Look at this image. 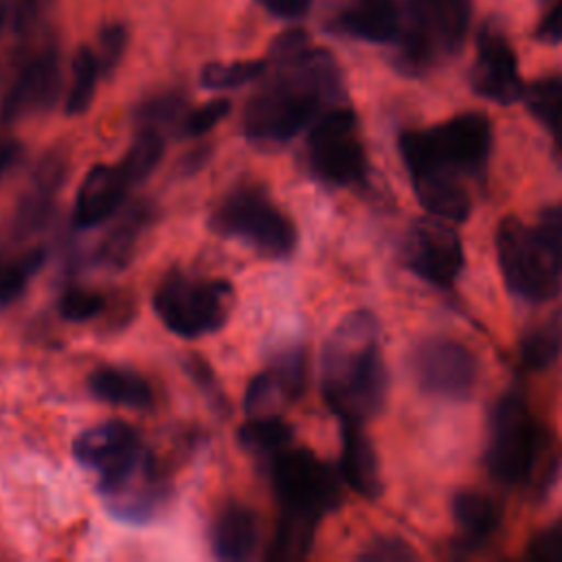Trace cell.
Returning <instances> with one entry per match:
<instances>
[{
    "mask_svg": "<svg viewBox=\"0 0 562 562\" xmlns=\"http://www.w3.org/2000/svg\"><path fill=\"white\" fill-rule=\"evenodd\" d=\"M340 90L336 59L327 50L310 46L301 55L277 64L274 79L248 101L244 134L257 145H283L325 114Z\"/></svg>",
    "mask_w": 562,
    "mask_h": 562,
    "instance_id": "obj_1",
    "label": "cell"
},
{
    "mask_svg": "<svg viewBox=\"0 0 562 562\" xmlns=\"http://www.w3.org/2000/svg\"><path fill=\"white\" fill-rule=\"evenodd\" d=\"M386 364L380 327L371 312L347 314L327 336L321 358V386L340 422H367L386 397Z\"/></svg>",
    "mask_w": 562,
    "mask_h": 562,
    "instance_id": "obj_2",
    "label": "cell"
},
{
    "mask_svg": "<svg viewBox=\"0 0 562 562\" xmlns=\"http://www.w3.org/2000/svg\"><path fill=\"white\" fill-rule=\"evenodd\" d=\"M400 151L411 176L430 169L472 176L490 160L492 123L481 112H463L435 127L404 132Z\"/></svg>",
    "mask_w": 562,
    "mask_h": 562,
    "instance_id": "obj_3",
    "label": "cell"
},
{
    "mask_svg": "<svg viewBox=\"0 0 562 562\" xmlns=\"http://www.w3.org/2000/svg\"><path fill=\"white\" fill-rule=\"evenodd\" d=\"M402 9L395 42L406 72H424L461 48L472 20V0H404Z\"/></svg>",
    "mask_w": 562,
    "mask_h": 562,
    "instance_id": "obj_4",
    "label": "cell"
},
{
    "mask_svg": "<svg viewBox=\"0 0 562 562\" xmlns=\"http://www.w3.org/2000/svg\"><path fill=\"white\" fill-rule=\"evenodd\" d=\"M151 305L160 323L176 336L202 338L226 325L235 290L224 279L171 272L154 290Z\"/></svg>",
    "mask_w": 562,
    "mask_h": 562,
    "instance_id": "obj_5",
    "label": "cell"
},
{
    "mask_svg": "<svg viewBox=\"0 0 562 562\" xmlns=\"http://www.w3.org/2000/svg\"><path fill=\"white\" fill-rule=\"evenodd\" d=\"M209 226L272 259L290 257L296 246L294 222L257 187H239L228 193L213 209Z\"/></svg>",
    "mask_w": 562,
    "mask_h": 562,
    "instance_id": "obj_6",
    "label": "cell"
},
{
    "mask_svg": "<svg viewBox=\"0 0 562 562\" xmlns=\"http://www.w3.org/2000/svg\"><path fill=\"white\" fill-rule=\"evenodd\" d=\"M496 255L507 290L518 299L544 303L560 292L562 272L536 228L516 217H505L496 228Z\"/></svg>",
    "mask_w": 562,
    "mask_h": 562,
    "instance_id": "obj_7",
    "label": "cell"
},
{
    "mask_svg": "<svg viewBox=\"0 0 562 562\" xmlns=\"http://www.w3.org/2000/svg\"><path fill=\"white\" fill-rule=\"evenodd\" d=\"M270 481L281 512L321 520L340 505L336 472L307 448H285L270 457Z\"/></svg>",
    "mask_w": 562,
    "mask_h": 562,
    "instance_id": "obj_8",
    "label": "cell"
},
{
    "mask_svg": "<svg viewBox=\"0 0 562 562\" xmlns=\"http://www.w3.org/2000/svg\"><path fill=\"white\" fill-rule=\"evenodd\" d=\"M540 428L529 404L518 393H505L490 419L487 465L494 479L507 485L525 483L536 465Z\"/></svg>",
    "mask_w": 562,
    "mask_h": 562,
    "instance_id": "obj_9",
    "label": "cell"
},
{
    "mask_svg": "<svg viewBox=\"0 0 562 562\" xmlns=\"http://www.w3.org/2000/svg\"><path fill=\"white\" fill-rule=\"evenodd\" d=\"M307 158L314 173L329 184L349 187L364 178L367 156L358 136V119L349 108H331L312 123Z\"/></svg>",
    "mask_w": 562,
    "mask_h": 562,
    "instance_id": "obj_10",
    "label": "cell"
},
{
    "mask_svg": "<svg viewBox=\"0 0 562 562\" xmlns=\"http://www.w3.org/2000/svg\"><path fill=\"white\" fill-rule=\"evenodd\" d=\"M417 384L443 400H465L476 384V360L472 351L448 336L424 338L411 356Z\"/></svg>",
    "mask_w": 562,
    "mask_h": 562,
    "instance_id": "obj_11",
    "label": "cell"
},
{
    "mask_svg": "<svg viewBox=\"0 0 562 562\" xmlns=\"http://www.w3.org/2000/svg\"><path fill=\"white\" fill-rule=\"evenodd\" d=\"M404 261L424 281L450 288L463 270V241L452 222L437 215L422 217L406 233Z\"/></svg>",
    "mask_w": 562,
    "mask_h": 562,
    "instance_id": "obj_12",
    "label": "cell"
},
{
    "mask_svg": "<svg viewBox=\"0 0 562 562\" xmlns=\"http://www.w3.org/2000/svg\"><path fill=\"white\" fill-rule=\"evenodd\" d=\"M77 463L99 474V492L127 476L149 452L138 432L123 422H105L77 435L72 443Z\"/></svg>",
    "mask_w": 562,
    "mask_h": 562,
    "instance_id": "obj_13",
    "label": "cell"
},
{
    "mask_svg": "<svg viewBox=\"0 0 562 562\" xmlns=\"http://www.w3.org/2000/svg\"><path fill=\"white\" fill-rule=\"evenodd\" d=\"M472 88L501 105L522 99L525 83L512 44L501 29L485 24L476 37V59L472 66Z\"/></svg>",
    "mask_w": 562,
    "mask_h": 562,
    "instance_id": "obj_14",
    "label": "cell"
},
{
    "mask_svg": "<svg viewBox=\"0 0 562 562\" xmlns=\"http://www.w3.org/2000/svg\"><path fill=\"white\" fill-rule=\"evenodd\" d=\"M59 83L61 72L57 50L46 48L37 53L20 68L9 86L0 105V116L4 121H15L24 114L50 108L59 94Z\"/></svg>",
    "mask_w": 562,
    "mask_h": 562,
    "instance_id": "obj_15",
    "label": "cell"
},
{
    "mask_svg": "<svg viewBox=\"0 0 562 562\" xmlns=\"http://www.w3.org/2000/svg\"><path fill=\"white\" fill-rule=\"evenodd\" d=\"M110 512L125 522L149 520L165 501V485L156 474L151 454H147L127 476L101 490Z\"/></svg>",
    "mask_w": 562,
    "mask_h": 562,
    "instance_id": "obj_16",
    "label": "cell"
},
{
    "mask_svg": "<svg viewBox=\"0 0 562 562\" xmlns=\"http://www.w3.org/2000/svg\"><path fill=\"white\" fill-rule=\"evenodd\" d=\"M130 180L119 165H94L83 176L72 211V224L77 228H92L110 220L123 204L130 189Z\"/></svg>",
    "mask_w": 562,
    "mask_h": 562,
    "instance_id": "obj_17",
    "label": "cell"
},
{
    "mask_svg": "<svg viewBox=\"0 0 562 562\" xmlns=\"http://www.w3.org/2000/svg\"><path fill=\"white\" fill-rule=\"evenodd\" d=\"M66 173H68V162L59 151L42 156V160L33 171L31 184L24 191L13 215V233L18 237H29L46 224L53 211L55 195L64 187Z\"/></svg>",
    "mask_w": 562,
    "mask_h": 562,
    "instance_id": "obj_18",
    "label": "cell"
},
{
    "mask_svg": "<svg viewBox=\"0 0 562 562\" xmlns=\"http://www.w3.org/2000/svg\"><path fill=\"white\" fill-rule=\"evenodd\" d=\"M340 476L356 494L364 498H375L382 492L375 448L358 422H342Z\"/></svg>",
    "mask_w": 562,
    "mask_h": 562,
    "instance_id": "obj_19",
    "label": "cell"
},
{
    "mask_svg": "<svg viewBox=\"0 0 562 562\" xmlns=\"http://www.w3.org/2000/svg\"><path fill=\"white\" fill-rule=\"evenodd\" d=\"M417 200L422 206L441 220L448 222H463L470 215L472 202L461 184V176H454L443 169H432V171H422L411 176Z\"/></svg>",
    "mask_w": 562,
    "mask_h": 562,
    "instance_id": "obj_20",
    "label": "cell"
},
{
    "mask_svg": "<svg viewBox=\"0 0 562 562\" xmlns=\"http://www.w3.org/2000/svg\"><path fill=\"white\" fill-rule=\"evenodd\" d=\"M257 540V516L246 505H226L211 525V549L220 560L237 562L252 558Z\"/></svg>",
    "mask_w": 562,
    "mask_h": 562,
    "instance_id": "obj_21",
    "label": "cell"
},
{
    "mask_svg": "<svg viewBox=\"0 0 562 562\" xmlns=\"http://www.w3.org/2000/svg\"><path fill=\"white\" fill-rule=\"evenodd\" d=\"M400 24L397 0H351L340 15L342 31L373 44L395 42Z\"/></svg>",
    "mask_w": 562,
    "mask_h": 562,
    "instance_id": "obj_22",
    "label": "cell"
},
{
    "mask_svg": "<svg viewBox=\"0 0 562 562\" xmlns=\"http://www.w3.org/2000/svg\"><path fill=\"white\" fill-rule=\"evenodd\" d=\"M151 204L136 202L130 206L101 239L97 248V263L108 270H123L132 261L143 233L151 224Z\"/></svg>",
    "mask_w": 562,
    "mask_h": 562,
    "instance_id": "obj_23",
    "label": "cell"
},
{
    "mask_svg": "<svg viewBox=\"0 0 562 562\" xmlns=\"http://www.w3.org/2000/svg\"><path fill=\"white\" fill-rule=\"evenodd\" d=\"M88 386L94 397L130 408H147L151 404V386L149 382L123 367H99L90 373Z\"/></svg>",
    "mask_w": 562,
    "mask_h": 562,
    "instance_id": "obj_24",
    "label": "cell"
},
{
    "mask_svg": "<svg viewBox=\"0 0 562 562\" xmlns=\"http://www.w3.org/2000/svg\"><path fill=\"white\" fill-rule=\"evenodd\" d=\"M452 512L470 542L487 540L498 529V522H501L498 505L490 496L472 490H463L454 494Z\"/></svg>",
    "mask_w": 562,
    "mask_h": 562,
    "instance_id": "obj_25",
    "label": "cell"
},
{
    "mask_svg": "<svg viewBox=\"0 0 562 562\" xmlns=\"http://www.w3.org/2000/svg\"><path fill=\"white\" fill-rule=\"evenodd\" d=\"M316 525H318L316 518L281 512V518L277 522L274 536L268 547V558L274 562L303 560L312 549Z\"/></svg>",
    "mask_w": 562,
    "mask_h": 562,
    "instance_id": "obj_26",
    "label": "cell"
},
{
    "mask_svg": "<svg viewBox=\"0 0 562 562\" xmlns=\"http://www.w3.org/2000/svg\"><path fill=\"white\" fill-rule=\"evenodd\" d=\"M522 101L542 127L562 145V75H547L525 86Z\"/></svg>",
    "mask_w": 562,
    "mask_h": 562,
    "instance_id": "obj_27",
    "label": "cell"
},
{
    "mask_svg": "<svg viewBox=\"0 0 562 562\" xmlns=\"http://www.w3.org/2000/svg\"><path fill=\"white\" fill-rule=\"evenodd\" d=\"M239 443L252 454L274 457L285 450L292 441V426L281 417L272 415H255L237 430Z\"/></svg>",
    "mask_w": 562,
    "mask_h": 562,
    "instance_id": "obj_28",
    "label": "cell"
},
{
    "mask_svg": "<svg viewBox=\"0 0 562 562\" xmlns=\"http://www.w3.org/2000/svg\"><path fill=\"white\" fill-rule=\"evenodd\" d=\"M562 353V310L522 336L520 360L529 369H547Z\"/></svg>",
    "mask_w": 562,
    "mask_h": 562,
    "instance_id": "obj_29",
    "label": "cell"
},
{
    "mask_svg": "<svg viewBox=\"0 0 562 562\" xmlns=\"http://www.w3.org/2000/svg\"><path fill=\"white\" fill-rule=\"evenodd\" d=\"M165 154V138L154 127H140L134 140L130 143L125 156L119 162V169L130 180V184H140L160 162Z\"/></svg>",
    "mask_w": 562,
    "mask_h": 562,
    "instance_id": "obj_30",
    "label": "cell"
},
{
    "mask_svg": "<svg viewBox=\"0 0 562 562\" xmlns=\"http://www.w3.org/2000/svg\"><path fill=\"white\" fill-rule=\"evenodd\" d=\"M99 64L97 57L90 48H79L72 61V81L68 88V97H66V114L68 116H79L83 114L92 99H94V90H97V81H99Z\"/></svg>",
    "mask_w": 562,
    "mask_h": 562,
    "instance_id": "obj_31",
    "label": "cell"
},
{
    "mask_svg": "<svg viewBox=\"0 0 562 562\" xmlns=\"http://www.w3.org/2000/svg\"><path fill=\"white\" fill-rule=\"evenodd\" d=\"M44 261L46 252L42 248H33L0 268V310H4L7 305L15 303L22 296L29 281L37 274Z\"/></svg>",
    "mask_w": 562,
    "mask_h": 562,
    "instance_id": "obj_32",
    "label": "cell"
},
{
    "mask_svg": "<svg viewBox=\"0 0 562 562\" xmlns=\"http://www.w3.org/2000/svg\"><path fill=\"white\" fill-rule=\"evenodd\" d=\"M266 72L263 59H244V61H231V64H206L200 72V83L206 90H233L244 83L255 81Z\"/></svg>",
    "mask_w": 562,
    "mask_h": 562,
    "instance_id": "obj_33",
    "label": "cell"
},
{
    "mask_svg": "<svg viewBox=\"0 0 562 562\" xmlns=\"http://www.w3.org/2000/svg\"><path fill=\"white\" fill-rule=\"evenodd\" d=\"M127 40H130L127 29L119 22H110L99 31L94 57H97L101 75L110 77L116 70V66L123 59V53L127 48Z\"/></svg>",
    "mask_w": 562,
    "mask_h": 562,
    "instance_id": "obj_34",
    "label": "cell"
},
{
    "mask_svg": "<svg viewBox=\"0 0 562 562\" xmlns=\"http://www.w3.org/2000/svg\"><path fill=\"white\" fill-rule=\"evenodd\" d=\"M105 310L103 294L86 288H70L59 299V314L64 321L83 323L99 316Z\"/></svg>",
    "mask_w": 562,
    "mask_h": 562,
    "instance_id": "obj_35",
    "label": "cell"
},
{
    "mask_svg": "<svg viewBox=\"0 0 562 562\" xmlns=\"http://www.w3.org/2000/svg\"><path fill=\"white\" fill-rule=\"evenodd\" d=\"M274 382L281 389V395L285 400H294L301 395L305 386V356L301 349H290L285 351L274 367L270 369Z\"/></svg>",
    "mask_w": 562,
    "mask_h": 562,
    "instance_id": "obj_36",
    "label": "cell"
},
{
    "mask_svg": "<svg viewBox=\"0 0 562 562\" xmlns=\"http://www.w3.org/2000/svg\"><path fill=\"white\" fill-rule=\"evenodd\" d=\"M182 110L184 97L178 92H165L140 103L136 110V119L143 123V127L158 130L160 125H171L182 114Z\"/></svg>",
    "mask_w": 562,
    "mask_h": 562,
    "instance_id": "obj_37",
    "label": "cell"
},
{
    "mask_svg": "<svg viewBox=\"0 0 562 562\" xmlns=\"http://www.w3.org/2000/svg\"><path fill=\"white\" fill-rule=\"evenodd\" d=\"M231 112V101L228 99H213L206 101L204 105L191 110L184 119H182V134L189 138L195 136H204L209 134L222 119H226Z\"/></svg>",
    "mask_w": 562,
    "mask_h": 562,
    "instance_id": "obj_38",
    "label": "cell"
},
{
    "mask_svg": "<svg viewBox=\"0 0 562 562\" xmlns=\"http://www.w3.org/2000/svg\"><path fill=\"white\" fill-rule=\"evenodd\" d=\"M277 397H283L281 395V389L279 384L274 382L272 373L270 371H263V373H257L248 389H246V395H244V411L255 417V415H268V411L274 406Z\"/></svg>",
    "mask_w": 562,
    "mask_h": 562,
    "instance_id": "obj_39",
    "label": "cell"
},
{
    "mask_svg": "<svg viewBox=\"0 0 562 562\" xmlns=\"http://www.w3.org/2000/svg\"><path fill=\"white\" fill-rule=\"evenodd\" d=\"M536 233L562 272V206L544 209L538 217Z\"/></svg>",
    "mask_w": 562,
    "mask_h": 562,
    "instance_id": "obj_40",
    "label": "cell"
},
{
    "mask_svg": "<svg viewBox=\"0 0 562 562\" xmlns=\"http://www.w3.org/2000/svg\"><path fill=\"white\" fill-rule=\"evenodd\" d=\"M527 558L542 562H562V518H558L531 538L527 547Z\"/></svg>",
    "mask_w": 562,
    "mask_h": 562,
    "instance_id": "obj_41",
    "label": "cell"
},
{
    "mask_svg": "<svg viewBox=\"0 0 562 562\" xmlns=\"http://www.w3.org/2000/svg\"><path fill=\"white\" fill-rule=\"evenodd\" d=\"M415 558H417L415 551L400 538L371 540L360 553V560H369V562H402V560H415Z\"/></svg>",
    "mask_w": 562,
    "mask_h": 562,
    "instance_id": "obj_42",
    "label": "cell"
},
{
    "mask_svg": "<svg viewBox=\"0 0 562 562\" xmlns=\"http://www.w3.org/2000/svg\"><path fill=\"white\" fill-rule=\"evenodd\" d=\"M305 48H310V37L305 31L301 29H290L281 35H277L270 44V59L274 64H281V61H288L296 55H301Z\"/></svg>",
    "mask_w": 562,
    "mask_h": 562,
    "instance_id": "obj_43",
    "label": "cell"
},
{
    "mask_svg": "<svg viewBox=\"0 0 562 562\" xmlns=\"http://www.w3.org/2000/svg\"><path fill=\"white\" fill-rule=\"evenodd\" d=\"M266 11L283 20H296L305 15L312 7V0H257Z\"/></svg>",
    "mask_w": 562,
    "mask_h": 562,
    "instance_id": "obj_44",
    "label": "cell"
},
{
    "mask_svg": "<svg viewBox=\"0 0 562 562\" xmlns=\"http://www.w3.org/2000/svg\"><path fill=\"white\" fill-rule=\"evenodd\" d=\"M538 35H540V40L551 42V44L562 42V0H553L549 4V11L544 13V18L540 22Z\"/></svg>",
    "mask_w": 562,
    "mask_h": 562,
    "instance_id": "obj_45",
    "label": "cell"
},
{
    "mask_svg": "<svg viewBox=\"0 0 562 562\" xmlns=\"http://www.w3.org/2000/svg\"><path fill=\"white\" fill-rule=\"evenodd\" d=\"M187 369H189L191 378L200 384V389L204 386L206 395H211L213 400H217L220 389L215 386V378H213L211 369L206 367V362H204V360H200V358H193V360H189V362H187Z\"/></svg>",
    "mask_w": 562,
    "mask_h": 562,
    "instance_id": "obj_46",
    "label": "cell"
},
{
    "mask_svg": "<svg viewBox=\"0 0 562 562\" xmlns=\"http://www.w3.org/2000/svg\"><path fill=\"white\" fill-rule=\"evenodd\" d=\"M40 0H15V9H13V26L15 31L24 33L33 26L35 18H37V9Z\"/></svg>",
    "mask_w": 562,
    "mask_h": 562,
    "instance_id": "obj_47",
    "label": "cell"
},
{
    "mask_svg": "<svg viewBox=\"0 0 562 562\" xmlns=\"http://www.w3.org/2000/svg\"><path fill=\"white\" fill-rule=\"evenodd\" d=\"M20 154H22V145L15 138H9V136L0 138V176L18 162Z\"/></svg>",
    "mask_w": 562,
    "mask_h": 562,
    "instance_id": "obj_48",
    "label": "cell"
},
{
    "mask_svg": "<svg viewBox=\"0 0 562 562\" xmlns=\"http://www.w3.org/2000/svg\"><path fill=\"white\" fill-rule=\"evenodd\" d=\"M7 15H9V7H7L4 0H0V31H2L4 22H7Z\"/></svg>",
    "mask_w": 562,
    "mask_h": 562,
    "instance_id": "obj_49",
    "label": "cell"
},
{
    "mask_svg": "<svg viewBox=\"0 0 562 562\" xmlns=\"http://www.w3.org/2000/svg\"><path fill=\"white\" fill-rule=\"evenodd\" d=\"M542 2H544V4H547V7H549V4H551V2H553V0H542Z\"/></svg>",
    "mask_w": 562,
    "mask_h": 562,
    "instance_id": "obj_50",
    "label": "cell"
}]
</instances>
